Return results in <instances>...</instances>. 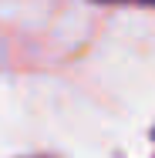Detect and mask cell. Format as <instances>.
I'll use <instances>...</instances> for the list:
<instances>
[{"label":"cell","mask_w":155,"mask_h":158,"mask_svg":"<svg viewBox=\"0 0 155 158\" xmlns=\"http://www.w3.org/2000/svg\"><path fill=\"white\" fill-rule=\"evenodd\" d=\"M105 3H125V0H105ZM135 3H155V0H135Z\"/></svg>","instance_id":"cell-1"}]
</instances>
